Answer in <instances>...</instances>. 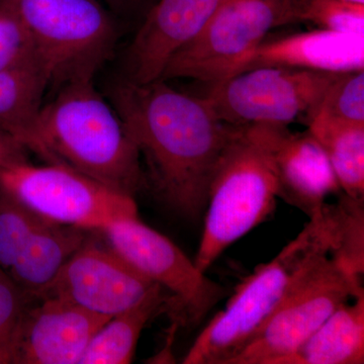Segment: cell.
Segmentation results:
<instances>
[{"mask_svg":"<svg viewBox=\"0 0 364 364\" xmlns=\"http://www.w3.org/2000/svg\"><path fill=\"white\" fill-rule=\"evenodd\" d=\"M38 66L25 26L11 11L0 6V72Z\"/></svg>","mask_w":364,"mask_h":364,"instance_id":"cell-23","label":"cell"},{"mask_svg":"<svg viewBox=\"0 0 364 364\" xmlns=\"http://www.w3.org/2000/svg\"><path fill=\"white\" fill-rule=\"evenodd\" d=\"M25 26L49 86L93 79L112 58L117 32L97 0H0Z\"/></svg>","mask_w":364,"mask_h":364,"instance_id":"cell-5","label":"cell"},{"mask_svg":"<svg viewBox=\"0 0 364 364\" xmlns=\"http://www.w3.org/2000/svg\"><path fill=\"white\" fill-rule=\"evenodd\" d=\"M33 299L0 269V340L9 339L23 311Z\"/></svg>","mask_w":364,"mask_h":364,"instance_id":"cell-24","label":"cell"},{"mask_svg":"<svg viewBox=\"0 0 364 364\" xmlns=\"http://www.w3.org/2000/svg\"><path fill=\"white\" fill-rule=\"evenodd\" d=\"M258 67H284L326 73L363 70L364 36L318 28L263 42L241 72Z\"/></svg>","mask_w":364,"mask_h":364,"instance_id":"cell-16","label":"cell"},{"mask_svg":"<svg viewBox=\"0 0 364 364\" xmlns=\"http://www.w3.org/2000/svg\"><path fill=\"white\" fill-rule=\"evenodd\" d=\"M0 364H11L9 339L0 340Z\"/></svg>","mask_w":364,"mask_h":364,"instance_id":"cell-26","label":"cell"},{"mask_svg":"<svg viewBox=\"0 0 364 364\" xmlns=\"http://www.w3.org/2000/svg\"><path fill=\"white\" fill-rule=\"evenodd\" d=\"M340 73L258 67L210 85L203 100L232 126H287L310 114Z\"/></svg>","mask_w":364,"mask_h":364,"instance_id":"cell-9","label":"cell"},{"mask_svg":"<svg viewBox=\"0 0 364 364\" xmlns=\"http://www.w3.org/2000/svg\"><path fill=\"white\" fill-rule=\"evenodd\" d=\"M273 150L279 198L309 218L341 189L324 149L309 132L294 134L287 126H275Z\"/></svg>","mask_w":364,"mask_h":364,"instance_id":"cell-15","label":"cell"},{"mask_svg":"<svg viewBox=\"0 0 364 364\" xmlns=\"http://www.w3.org/2000/svg\"><path fill=\"white\" fill-rule=\"evenodd\" d=\"M112 1H114V4L117 2L119 4H134L141 1V0H112Z\"/></svg>","mask_w":364,"mask_h":364,"instance_id":"cell-27","label":"cell"},{"mask_svg":"<svg viewBox=\"0 0 364 364\" xmlns=\"http://www.w3.org/2000/svg\"><path fill=\"white\" fill-rule=\"evenodd\" d=\"M0 167H2V165H1V164H0Z\"/></svg>","mask_w":364,"mask_h":364,"instance_id":"cell-30","label":"cell"},{"mask_svg":"<svg viewBox=\"0 0 364 364\" xmlns=\"http://www.w3.org/2000/svg\"><path fill=\"white\" fill-rule=\"evenodd\" d=\"M294 21H310L333 32L364 36V6L338 0H299L294 6Z\"/></svg>","mask_w":364,"mask_h":364,"instance_id":"cell-22","label":"cell"},{"mask_svg":"<svg viewBox=\"0 0 364 364\" xmlns=\"http://www.w3.org/2000/svg\"><path fill=\"white\" fill-rule=\"evenodd\" d=\"M20 145L46 164L74 170L128 196H135L143 184L135 144L93 79L59 87Z\"/></svg>","mask_w":364,"mask_h":364,"instance_id":"cell-2","label":"cell"},{"mask_svg":"<svg viewBox=\"0 0 364 364\" xmlns=\"http://www.w3.org/2000/svg\"><path fill=\"white\" fill-rule=\"evenodd\" d=\"M309 133L324 149L344 195L364 200V124L314 114Z\"/></svg>","mask_w":364,"mask_h":364,"instance_id":"cell-19","label":"cell"},{"mask_svg":"<svg viewBox=\"0 0 364 364\" xmlns=\"http://www.w3.org/2000/svg\"><path fill=\"white\" fill-rule=\"evenodd\" d=\"M221 1L158 0L129 49L128 80L149 83L161 79L172 57L202 32Z\"/></svg>","mask_w":364,"mask_h":364,"instance_id":"cell-14","label":"cell"},{"mask_svg":"<svg viewBox=\"0 0 364 364\" xmlns=\"http://www.w3.org/2000/svg\"><path fill=\"white\" fill-rule=\"evenodd\" d=\"M23 148L14 142L11 136L0 129V164H11V163L23 161Z\"/></svg>","mask_w":364,"mask_h":364,"instance_id":"cell-25","label":"cell"},{"mask_svg":"<svg viewBox=\"0 0 364 364\" xmlns=\"http://www.w3.org/2000/svg\"><path fill=\"white\" fill-rule=\"evenodd\" d=\"M91 232L49 221L0 188V269L33 298Z\"/></svg>","mask_w":364,"mask_h":364,"instance_id":"cell-12","label":"cell"},{"mask_svg":"<svg viewBox=\"0 0 364 364\" xmlns=\"http://www.w3.org/2000/svg\"><path fill=\"white\" fill-rule=\"evenodd\" d=\"M314 114L364 124V69L340 73L308 117Z\"/></svg>","mask_w":364,"mask_h":364,"instance_id":"cell-21","label":"cell"},{"mask_svg":"<svg viewBox=\"0 0 364 364\" xmlns=\"http://www.w3.org/2000/svg\"><path fill=\"white\" fill-rule=\"evenodd\" d=\"M100 233L132 267L171 296L179 321L198 322L226 296L224 287L208 279L178 246L144 224L139 215L114 223Z\"/></svg>","mask_w":364,"mask_h":364,"instance_id":"cell-10","label":"cell"},{"mask_svg":"<svg viewBox=\"0 0 364 364\" xmlns=\"http://www.w3.org/2000/svg\"><path fill=\"white\" fill-rule=\"evenodd\" d=\"M48 87L38 66L0 72V129L18 145L35 123Z\"/></svg>","mask_w":364,"mask_h":364,"instance_id":"cell-20","label":"cell"},{"mask_svg":"<svg viewBox=\"0 0 364 364\" xmlns=\"http://www.w3.org/2000/svg\"><path fill=\"white\" fill-rule=\"evenodd\" d=\"M158 289L161 287L132 267L100 232L93 231L38 298L64 299L88 312L112 318Z\"/></svg>","mask_w":364,"mask_h":364,"instance_id":"cell-11","label":"cell"},{"mask_svg":"<svg viewBox=\"0 0 364 364\" xmlns=\"http://www.w3.org/2000/svg\"><path fill=\"white\" fill-rule=\"evenodd\" d=\"M112 100L158 196L182 217H203L233 126L218 119L202 97L174 90L163 79L124 81L114 86Z\"/></svg>","mask_w":364,"mask_h":364,"instance_id":"cell-1","label":"cell"},{"mask_svg":"<svg viewBox=\"0 0 364 364\" xmlns=\"http://www.w3.org/2000/svg\"><path fill=\"white\" fill-rule=\"evenodd\" d=\"M291 4H293L294 6V4H296V2L299 1V0H291Z\"/></svg>","mask_w":364,"mask_h":364,"instance_id":"cell-29","label":"cell"},{"mask_svg":"<svg viewBox=\"0 0 364 364\" xmlns=\"http://www.w3.org/2000/svg\"><path fill=\"white\" fill-rule=\"evenodd\" d=\"M0 188L49 221L88 231L139 215L134 196L56 165L35 166L25 160L4 165Z\"/></svg>","mask_w":364,"mask_h":364,"instance_id":"cell-8","label":"cell"},{"mask_svg":"<svg viewBox=\"0 0 364 364\" xmlns=\"http://www.w3.org/2000/svg\"><path fill=\"white\" fill-rule=\"evenodd\" d=\"M277 124L233 126L208 188L195 263L207 273L232 244L272 214L279 198Z\"/></svg>","mask_w":364,"mask_h":364,"instance_id":"cell-3","label":"cell"},{"mask_svg":"<svg viewBox=\"0 0 364 364\" xmlns=\"http://www.w3.org/2000/svg\"><path fill=\"white\" fill-rule=\"evenodd\" d=\"M361 280L332 254L320 258L227 364H282L340 306L364 294Z\"/></svg>","mask_w":364,"mask_h":364,"instance_id":"cell-6","label":"cell"},{"mask_svg":"<svg viewBox=\"0 0 364 364\" xmlns=\"http://www.w3.org/2000/svg\"><path fill=\"white\" fill-rule=\"evenodd\" d=\"M364 294L340 306L282 364H363Z\"/></svg>","mask_w":364,"mask_h":364,"instance_id":"cell-17","label":"cell"},{"mask_svg":"<svg viewBox=\"0 0 364 364\" xmlns=\"http://www.w3.org/2000/svg\"><path fill=\"white\" fill-rule=\"evenodd\" d=\"M294 21L291 0H222L202 32L172 57L161 79L212 85L240 73L270 31Z\"/></svg>","mask_w":364,"mask_h":364,"instance_id":"cell-7","label":"cell"},{"mask_svg":"<svg viewBox=\"0 0 364 364\" xmlns=\"http://www.w3.org/2000/svg\"><path fill=\"white\" fill-rule=\"evenodd\" d=\"M338 1L346 2V4H358V6H364V0H338Z\"/></svg>","mask_w":364,"mask_h":364,"instance_id":"cell-28","label":"cell"},{"mask_svg":"<svg viewBox=\"0 0 364 364\" xmlns=\"http://www.w3.org/2000/svg\"><path fill=\"white\" fill-rule=\"evenodd\" d=\"M109 318L64 299H35L9 336L11 364H79Z\"/></svg>","mask_w":364,"mask_h":364,"instance_id":"cell-13","label":"cell"},{"mask_svg":"<svg viewBox=\"0 0 364 364\" xmlns=\"http://www.w3.org/2000/svg\"><path fill=\"white\" fill-rule=\"evenodd\" d=\"M165 310L174 313V303L161 287L138 305L109 318L91 339L79 364L131 363L144 328Z\"/></svg>","mask_w":364,"mask_h":364,"instance_id":"cell-18","label":"cell"},{"mask_svg":"<svg viewBox=\"0 0 364 364\" xmlns=\"http://www.w3.org/2000/svg\"><path fill=\"white\" fill-rule=\"evenodd\" d=\"M327 203L272 260L261 264L235 289L226 308L193 342L183 364H227L244 348L316 261L334 254Z\"/></svg>","mask_w":364,"mask_h":364,"instance_id":"cell-4","label":"cell"}]
</instances>
